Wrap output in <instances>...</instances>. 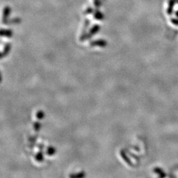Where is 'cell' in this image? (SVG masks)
Wrapping results in <instances>:
<instances>
[{
    "label": "cell",
    "mask_w": 178,
    "mask_h": 178,
    "mask_svg": "<svg viewBox=\"0 0 178 178\" xmlns=\"http://www.w3.org/2000/svg\"><path fill=\"white\" fill-rule=\"evenodd\" d=\"M120 155L122 157V158L124 159V160L125 161V162L128 164L129 166H133V163L131 162V160L129 159V158L128 156V155L126 154L125 153V152L124 150H120Z\"/></svg>",
    "instance_id": "cell-1"
},
{
    "label": "cell",
    "mask_w": 178,
    "mask_h": 178,
    "mask_svg": "<svg viewBox=\"0 0 178 178\" xmlns=\"http://www.w3.org/2000/svg\"><path fill=\"white\" fill-rule=\"evenodd\" d=\"M153 171L155 173H156V174L158 175L160 177H162V178H164V177H166V173H165L162 169L158 168V167H156L155 168H154L153 169Z\"/></svg>",
    "instance_id": "cell-2"
},
{
    "label": "cell",
    "mask_w": 178,
    "mask_h": 178,
    "mask_svg": "<svg viewBox=\"0 0 178 178\" xmlns=\"http://www.w3.org/2000/svg\"><path fill=\"white\" fill-rule=\"evenodd\" d=\"M107 43L106 42H105L104 40H96L95 42H91V46H98L99 47H104L105 46H106Z\"/></svg>",
    "instance_id": "cell-3"
},
{
    "label": "cell",
    "mask_w": 178,
    "mask_h": 178,
    "mask_svg": "<svg viewBox=\"0 0 178 178\" xmlns=\"http://www.w3.org/2000/svg\"><path fill=\"white\" fill-rule=\"evenodd\" d=\"M10 49H11V46L9 44H7L6 46H5V48H4V50H3V52H2V54H1V58H3V57H5V56H6L7 55L9 54V51H10Z\"/></svg>",
    "instance_id": "cell-4"
},
{
    "label": "cell",
    "mask_w": 178,
    "mask_h": 178,
    "mask_svg": "<svg viewBox=\"0 0 178 178\" xmlns=\"http://www.w3.org/2000/svg\"><path fill=\"white\" fill-rule=\"evenodd\" d=\"M56 148H54V146H48L47 148L46 153V154H48L49 156H53V155H54L55 154H56Z\"/></svg>",
    "instance_id": "cell-5"
},
{
    "label": "cell",
    "mask_w": 178,
    "mask_h": 178,
    "mask_svg": "<svg viewBox=\"0 0 178 178\" xmlns=\"http://www.w3.org/2000/svg\"><path fill=\"white\" fill-rule=\"evenodd\" d=\"M35 159L38 162H42L44 160V155L43 153H42V150H40L39 152L35 155Z\"/></svg>",
    "instance_id": "cell-6"
},
{
    "label": "cell",
    "mask_w": 178,
    "mask_h": 178,
    "mask_svg": "<svg viewBox=\"0 0 178 178\" xmlns=\"http://www.w3.org/2000/svg\"><path fill=\"white\" fill-rule=\"evenodd\" d=\"M45 116V113L43 111H42V110H39V112H37V113H36V117L38 119V120H42Z\"/></svg>",
    "instance_id": "cell-7"
},
{
    "label": "cell",
    "mask_w": 178,
    "mask_h": 178,
    "mask_svg": "<svg viewBox=\"0 0 178 178\" xmlns=\"http://www.w3.org/2000/svg\"><path fill=\"white\" fill-rule=\"evenodd\" d=\"M85 176V172H80L79 173H78L77 174H72V175H70L69 177H83Z\"/></svg>",
    "instance_id": "cell-8"
},
{
    "label": "cell",
    "mask_w": 178,
    "mask_h": 178,
    "mask_svg": "<svg viewBox=\"0 0 178 178\" xmlns=\"http://www.w3.org/2000/svg\"><path fill=\"white\" fill-rule=\"evenodd\" d=\"M40 128H41V124H40L39 122L36 121L35 123V124H34V129H35V131H36V132L40 130Z\"/></svg>",
    "instance_id": "cell-9"
}]
</instances>
